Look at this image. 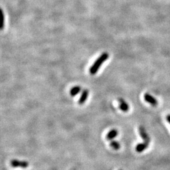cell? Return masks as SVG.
Segmentation results:
<instances>
[{
  "label": "cell",
  "instance_id": "6da1fadb",
  "mask_svg": "<svg viewBox=\"0 0 170 170\" xmlns=\"http://www.w3.org/2000/svg\"><path fill=\"white\" fill-rule=\"evenodd\" d=\"M109 55L107 52L102 54L99 58L97 59V60L93 64L91 67L90 68V73L92 75L95 74L97 72H98V70L100 69V66L102 65L103 63L107 60L108 58Z\"/></svg>",
  "mask_w": 170,
  "mask_h": 170
},
{
  "label": "cell",
  "instance_id": "7a4b0ae2",
  "mask_svg": "<svg viewBox=\"0 0 170 170\" xmlns=\"http://www.w3.org/2000/svg\"><path fill=\"white\" fill-rule=\"evenodd\" d=\"M11 165L14 168L20 167L22 168H26L28 166V163L25 161H19L17 159H14L11 161Z\"/></svg>",
  "mask_w": 170,
  "mask_h": 170
},
{
  "label": "cell",
  "instance_id": "3957f363",
  "mask_svg": "<svg viewBox=\"0 0 170 170\" xmlns=\"http://www.w3.org/2000/svg\"><path fill=\"white\" fill-rule=\"evenodd\" d=\"M144 98L145 102H147L152 106H156L157 105V100L149 93H145L144 96Z\"/></svg>",
  "mask_w": 170,
  "mask_h": 170
},
{
  "label": "cell",
  "instance_id": "277c9868",
  "mask_svg": "<svg viewBox=\"0 0 170 170\" xmlns=\"http://www.w3.org/2000/svg\"><path fill=\"white\" fill-rule=\"evenodd\" d=\"M139 135L142 137L144 141H150V139H149V137L148 134V133L145 131V129L143 126H140L139 128Z\"/></svg>",
  "mask_w": 170,
  "mask_h": 170
},
{
  "label": "cell",
  "instance_id": "5b68a950",
  "mask_svg": "<svg viewBox=\"0 0 170 170\" xmlns=\"http://www.w3.org/2000/svg\"><path fill=\"white\" fill-rule=\"evenodd\" d=\"M118 101L119 103V108L121 110L124 112H126L129 110V105L126 103V102H125L124 99L119 98Z\"/></svg>",
  "mask_w": 170,
  "mask_h": 170
},
{
  "label": "cell",
  "instance_id": "8992f818",
  "mask_svg": "<svg viewBox=\"0 0 170 170\" xmlns=\"http://www.w3.org/2000/svg\"><path fill=\"white\" fill-rule=\"evenodd\" d=\"M150 141H144L143 143H140L137 145L136 148V150L137 152H142L143 151H144L145 149L148 147V145L149 144Z\"/></svg>",
  "mask_w": 170,
  "mask_h": 170
},
{
  "label": "cell",
  "instance_id": "52a82bcc",
  "mask_svg": "<svg viewBox=\"0 0 170 170\" xmlns=\"http://www.w3.org/2000/svg\"><path fill=\"white\" fill-rule=\"evenodd\" d=\"M88 93H89V91L88 90H83V91L82 92L80 98L78 101V103L79 105H83V103H84L85 102H86L87 98H88Z\"/></svg>",
  "mask_w": 170,
  "mask_h": 170
},
{
  "label": "cell",
  "instance_id": "ba28073f",
  "mask_svg": "<svg viewBox=\"0 0 170 170\" xmlns=\"http://www.w3.org/2000/svg\"><path fill=\"white\" fill-rule=\"evenodd\" d=\"M117 135H118V131L115 130V129H113V130L110 131L107 133L106 137L108 140H112Z\"/></svg>",
  "mask_w": 170,
  "mask_h": 170
},
{
  "label": "cell",
  "instance_id": "9c48e42d",
  "mask_svg": "<svg viewBox=\"0 0 170 170\" xmlns=\"http://www.w3.org/2000/svg\"><path fill=\"white\" fill-rule=\"evenodd\" d=\"M81 88L79 86H74L70 90V95L72 96H74L78 95L79 93L81 91Z\"/></svg>",
  "mask_w": 170,
  "mask_h": 170
},
{
  "label": "cell",
  "instance_id": "30bf717a",
  "mask_svg": "<svg viewBox=\"0 0 170 170\" xmlns=\"http://www.w3.org/2000/svg\"><path fill=\"white\" fill-rule=\"evenodd\" d=\"M110 145L113 149H115V150H118V149H119L120 148V144L116 140L111 141V143H110Z\"/></svg>",
  "mask_w": 170,
  "mask_h": 170
},
{
  "label": "cell",
  "instance_id": "8fae6325",
  "mask_svg": "<svg viewBox=\"0 0 170 170\" xmlns=\"http://www.w3.org/2000/svg\"><path fill=\"white\" fill-rule=\"evenodd\" d=\"M1 29L2 30L5 26V17H4V13L3 11L1 10Z\"/></svg>",
  "mask_w": 170,
  "mask_h": 170
},
{
  "label": "cell",
  "instance_id": "7c38bea8",
  "mask_svg": "<svg viewBox=\"0 0 170 170\" xmlns=\"http://www.w3.org/2000/svg\"><path fill=\"white\" fill-rule=\"evenodd\" d=\"M166 120H168V122L169 124H170V115H167V117H166Z\"/></svg>",
  "mask_w": 170,
  "mask_h": 170
}]
</instances>
